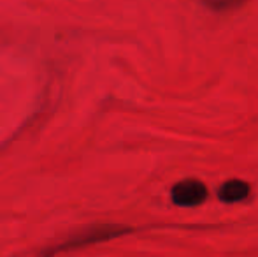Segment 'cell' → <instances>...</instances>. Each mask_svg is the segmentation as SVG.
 Instances as JSON below:
<instances>
[{"label":"cell","instance_id":"cell-1","mask_svg":"<svg viewBox=\"0 0 258 257\" xmlns=\"http://www.w3.org/2000/svg\"><path fill=\"white\" fill-rule=\"evenodd\" d=\"M128 233H130V227L119 226V224H99V226H90V227H85V229L78 231V233H74L69 240L61 241L56 247L42 250L37 257H54L58 252L83 248V247H86V245L100 243V241L112 240V238L123 236V234H128Z\"/></svg>","mask_w":258,"mask_h":257},{"label":"cell","instance_id":"cell-4","mask_svg":"<svg viewBox=\"0 0 258 257\" xmlns=\"http://www.w3.org/2000/svg\"><path fill=\"white\" fill-rule=\"evenodd\" d=\"M249 0H202V4L209 11L214 13H227V11H234L248 4Z\"/></svg>","mask_w":258,"mask_h":257},{"label":"cell","instance_id":"cell-2","mask_svg":"<svg viewBox=\"0 0 258 257\" xmlns=\"http://www.w3.org/2000/svg\"><path fill=\"white\" fill-rule=\"evenodd\" d=\"M172 202L177 206H199L206 201L207 189L202 182L199 180H183V182L176 183L170 192Z\"/></svg>","mask_w":258,"mask_h":257},{"label":"cell","instance_id":"cell-3","mask_svg":"<svg viewBox=\"0 0 258 257\" xmlns=\"http://www.w3.org/2000/svg\"><path fill=\"white\" fill-rule=\"evenodd\" d=\"M249 195V185L242 180H228L218 190V197L223 202H239Z\"/></svg>","mask_w":258,"mask_h":257}]
</instances>
